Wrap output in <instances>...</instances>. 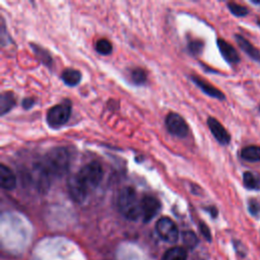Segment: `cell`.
Masks as SVG:
<instances>
[{
  "mask_svg": "<svg viewBox=\"0 0 260 260\" xmlns=\"http://www.w3.org/2000/svg\"><path fill=\"white\" fill-rule=\"evenodd\" d=\"M71 151L66 147H54L44 156L41 164L51 177H62L70 168Z\"/></svg>",
  "mask_w": 260,
  "mask_h": 260,
  "instance_id": "1",
  "label": "cell"
},
{
  "mask_svg": "<svg viewBox=\"0 0 260 260\" xmlns=\"http://www.w3.org/2000/svg\"><path fill=\"white\" fill-rule=\"evenodd\" d=\"M117 205L121 214L129 220H137L141 217L140 200L132 187L123 188L118 195Z\"/></svg>",
  "mask_w": 260,
  "mask_h": 260,
  "instance_id": "2",
  "label": "cell"
},
{
  "mask_svg": "<svg viewBox=\"0 0 260 260\" xmlns=\"http://www.w3.org/2000/svg\"><path fill=\"white\" fill-rule=\"evenodd\" d=\"M70 115L71 104L69 101H64L49 109L47 113V123L51 128H60L68 122Z\"/></svg>",
  "mask_w": 260,
  "mask_h": 260,
  "instance_id": "3",
  "label": "cell"
},
{
  "mask_svg": "<svg viewBox=\"0 0 260 260\" xmlns=\"http://www.w3.org/2000/svg\"><path fill=\"white\" fill-rule=\"evenodd\" d=\"M76 174L83 181L88 189H93L98 187L102 182L104 177V170L99 161L93 160L83 166Z\"/></svg>",
  "mask_w": 260,
  "mask_h": 260,
  "instance_id": "4",
  "label": "cell"
},
{
  "mask_svg": "<svg viewBox=\"0 0 260 260\" xmlns=\"http://www.w3.org/2000/svg\"><path fill=\"white\" fill-rule=\"evenodd\" d=\"M67 190L70 198L76 203H82L88 194V188L77 174H73L68 178Z\"/></svg>",
  "mask_w": 260,
  "mask_h": 260,
  "instance_id": "5",
  "label": "cell"
},
{
  "mask_svg": "<svg viewBox=\"0 0 260 260\" xmlns=\"http://www.w3.org/2000/svg\"><path fill=\"white\" fill-rule=\"evenodd\" d=\"M155 231L159 238L168 243H175L179 237V231L176 223L170 217H161L156 221Z\"/></svg>",
  "mask_w": 260,
  "mask_h": 260,
  "instance_id": "6",
  "label": "cell"
},
{
  "mask_svg": "<svg viewBox=\"0 0 260 260\" xmlns=\"http://www.w3.org/2000/svg\"><path fill=\"white\" fill-rule=\"evenodd\" d=\"M166 127L172 135L180 138L186 137L189 132L187 123L185 122L183 117L177 113H170L167 116Z\"/></svg>",
  "mask_w": 260,
  "mask_h": 260,
  "instance_id": "7",
  "label": "cell"
},
{
  "mask_svg": "<svg viewBox=\"0 0 260 260\" xmlns=\"http://www.w3.org/2000/svg\"><path fill=\"white\" fill-rule=\"evenodd\" d=\"M141 217L143 222H149L160 210V202L153 196L145 195L140 199Z\"/></svg>",
  "mask_w": 260,
  "mask_h": 260,
  "instance_id": "8",
  "label": "cell"
},
{
  "mask_svg": "<svg viewBox=\"0 0 260 260\" xmlns=\"http://www.w3.org/2000/svg\"><path fill=\"white\" fill-rule=\"evenodd\" d=\"M207 125L209 127L210 132L214 136V138L222 145H226L231 141V135L225 130V128L213 117H209L207 119Z\"/></svg>",
  "mask_w": 260,
  "mask_h": 260,
  "instance_id": "9",
  "label": "cell"
},
{
  "mask_svg": "<svg viewBox=\"0 0 260 260\" xmlns=\"http://www.w3.org/2000/svg\"><path fill=\"white\" fill-rule=\"evenodd\" d=\"M216 43H217V47H218V50H219L221 56L228 63L236 64V63L240 62L239 54L231 44H229L226 41H224L222 39H218Z\"/></svg>",
  "mask_w": 260,
  "mask_h": 260,
  "instance_id": "10",
  "label": "cell"
},
{
  "mask_svg": "<svg viewBox=\"0 0 260 260\" xmlns=\"http://www.w3.org/2000/svg\"><path fill=\"white\" fill-rule=\"evenodd\" d=\"M193 82L207 95L211 96V98H214V99H217V100H224V94L219 90L217 89L216 87H214L212 84L208 83L206 80L198 77V76H191Z\"/></svg>",
  "mask_w": 260,
  "mask_h": 260,
  "instance_id": "11",
  "label": "cell"
},
{
  "mask_svg": "<svg viewBox=\"0 0 260 260\" xmlns=\"http://www.w3.org/2000/svg\"><path fill=\"white\" fill-rule=\"evenodd\" d=\"M0 184L5 190H12L16 185V178L13 172L5 165L0 166Z\"/></svg>",
  "mask_w": 260,
  "mask_h": 260,
  "instance_id": "12",
  "label": "cell"
},
{
  "mask_svg": "<svg viewBox=\"0 0 260 260\" xmlns=\"http://www.w3.org/2000/svg\"><path fill=\"white\" fill-rule=\"evenodd\" d=\"M235 39L237 41V44L239 47L253 60L260 62V51L255 48L247 39H245L241 35H235Z\"/></svg>",
  "mask_w": 260,
  "mask_h": 260,
  "instance_id": "13",
  "label": "cell"
},
{
  "mask_svg": "<svg viewBox=\"0 0 260 260\" xmlns=\"http://www.w3.org/2000/svg\"><path fill=\"white\" fill-rule=\"evenodd\" d=\"M61 78L63 82L68 86H75L80 82L81 79V73L73 68H67L65 69L62 74Z\"/></svg>",
  "mask_w": 260,
  "mask_h": 260,
  "instance_id": "14",
  "label": "cell"
},
{
  "mask_svg": "<svg viewBox=\"0 0 260 260\" xmlns=\"http://www.w3.org/2000/svg\"><path fill=\"white\" fill-rule=\"evenodd\" d=\"M15 96L12 92L6 91L1 94L0 98V114L3 116L9 112L15 106Z\"/></svg>",
  "mask_w": 260,
  "mask_h": 260,
  "instance_id": "15",
  "label": "cell"
},
{
  "mask_svg": "<svg viewBox=\"0 0 260 260\" xmlns=\"http://www.w3.org/2000/svg\"><path fill=\"white\" fill-rule=\"evenodd\" d=\"M188 254L183 247H173L166 251L161 260H187Z\"/></svg>",
  "mask_w": 260,
  "mask_h": 260,
  "instance_id": "16",
  "label": "cell"
},
{
  "mask_svg": "<svg viewBox=\"0 0 260 260\" xmlns=\"http://www.w3.org/2000/svg\"><path fill=\"white\" fill-rule=\"evenodd\" d=\"M241 157L249 161H258L260 160V146L258 145H249L244 147L241 150Z\"/></svg>",
  "mask_w": 260,
  "mask_h": 260,
  "instance_id": "17",
  "label": "cell"
},
{
  "mask_svg": "<svg viewBox=\"0 0 260 260\" xmlns=\"http://www.w3.org/2000/svg\"><path fill=\"white\" fill-rule=\"evenodd\" d=\"M243 183L247 189L260 190V179L251 172H245L243 175Z\"/></svg>",
  "mask_w": 260,
  "mask_h": 260,
  "instance_id": "18",
  "label": "cell"
},
{
  "mask_svg": "<svg viewBox=\"0 0 260 260\" xmlns=\"http://www.w3.org/2000/svg\"><path fill=\"white\" fill-rule=\"evenodd\" d=\"M130 77H131V80L133 83L140 85V84L145 83V81L147 79V73L144 69L137 67L130 71Z\"/></svg>",
  "mask_w": 260,
  "mask_h": 260,
  "instance_id": "19",
  "label": "cell"
},
{
  "mask_svg": "<svg viewBox=\"0 0 260 260\" xmlns=\"http://www.w3.org/2000/svg\"><path fill=\"white\" fill-rule=\"evenodd\" d=\"M182 239H183V243L185 244V246L191 250H193L198 245V242H199L196 234L192 231L183 232Z\"/></svg>",
  "mask_w": 260,
  "mask_h": 260,
  "instance_id": "20",
  "label": "cell"
},
{
  "mask_svg": "<svg viewBox=\"0 0 260 260\" xmlns=\"http://www.w3.org/2000/svg\"><path fill=\"white\" fill-rule=\"evenodd\" d=\"M95 50L101 55H109L113 51V46L107 39H100L95 43Z\"/></svg>",
  "mask_w": 260,
  "mask_h": 260,
  "instance_id": "21",
  "label": "cell"
},
{
  "mask_svg": "<svg viewBox=\"0 0 260 260\" xmlns=\"http://www.w3.org/2000/svg\"><path fill=\"white\" fill-rule=\"evenodd\" d=\"M36 55L39 57V59L41 60V62L43 64H45L46 66H51L52 64V58L50 56V54L44 49V48H41L39 46H36V45H31Z\"/></svg>",
  "mask_w": 260,
  "mask_h": 260,
  "instance_id": "22",
  "label": "cell"
},
{
  "mask_svg": "<svg viewBox=\"0 0 260 260\" xmlns=\"http://www.w3.org/2000/svg\"><path fill=\"white\" fill-rule=\"evenodd\" d=\"M228 7H229L230 11H231L234 15H236V16H238V17H243V16H245V15H247V14L249 13L248 8H246L245 6L240 5V4H238V3H235V2H230V3H228Z\"/></svg>",
  "mask_w": 260,
  "mask_h": 260,
  "instance_id": "23",
  "label": "cell"
},
{
  "mask_svg": "<svg viewBox=\"0 0 260 260\" xmlns=\"http://www.w3.org/2000/svg\"><path fill=\"white\" fill-rule=\"evenodd\" d=\"M248 209L252 215L257 216L260 214V203L255 199H250L248 203Z\"/></svg>",
  "mask_w": 260,
  "mask_h": 260,
  "instance_id": "24",
  "label": "cell"
},
{
  "mask_svg": "<svg viewBox=\"0 0 260 260\" xmlns=\"http://www.w3.org/2000/svg\"><path fill=\"white\" fill-rule=\"evenodd\" d=\"M203 48V43L202 42H199V41H194V42H191L189 44V51L193 54V55H197L201 52Z\"/></svg>",
  "mask_w": 260,
  "mask_h": 260,
  "instance_id": "25",
  "label": "cell"
},
{
  "mask_svg": "<svg viewBox=\"0 0 260 260\" xmlns=\"http://www.w3.org/2000/svg\"><path fill=\"white\" fill-rule=\"evenodd\" d=\"M199 230H200V233L202 234V236L206 239V241L210 242L211 241V233H210L209 228L204 222H200L199 223Z\"/></svg>",
  "mask_w": 260,
  "mask_h": 260,
  "instance_id": "26",
  "label": "cell"
},
{
  "mask_svg": "<svg viewBox=\"0 0 260 260\" xmlns=\"http://www.w3.org/2000/svg\"><path fill=\"white\" fill-rule=\"evenodd\" d=\"M35 104V100L31 99V98H25L23 101H22V107L24 109H29L34 106Z\"/></svg>",
  "mask_w": 260,
  "mask_h": 260,
  "instance_id": "27",
  "label": "cell"
},
{
  "mask_svg": "<svg viewBox=\"0 0 260 260\" xmlns=\"http://www.w3.org/2000/svg\"><path fill=\"white\" fill-rule=\"evenodd\" d=\"M208 210V212L210 213V215L212 217H216L217 216V209L214 206H209L208 208H206Z\"/></svg>",
  "mask_w": 260,
  "mask_h": 260,
  "instance_id": "28",
  "label": "cell"
},
{
  "mask_svg": "<svg viewBox=\"0 0 260 260\" xmlns=\"http://www.w3.org/2000/svg\"><path fill=\"white\" fill-rule=\"evenodd\" d=\"M258 24H259V25H260V20H258Z\"/></svg>",
  "mask_w": 260,
  "mask_h": 260,
  "instance_id": "29",
  "label": "cell"
}]
</instances>
